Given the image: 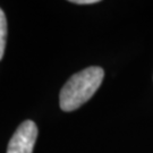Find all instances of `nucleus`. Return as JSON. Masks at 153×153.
<instances>
[{
	"mask_svg": "<svg viewBox=\"0 0 153 153\" xmlns=\"http://www.w3.org/2000/svg\"><path fill=\"white\" fill-rule=\"evenodd\" d=\"M38 137V127L32 120L23 121L11 136L7 153H32Z\"/></svg>",
	"mask_w": 153,
	"mask_h": 153,
	"instance_id": "nucleus-2",
	"label": "nucleus"
},
{
	"mask_svg": "<svg viewBox=\"0 0 153 153\" xmlns=\"http://www.w3.org/2000/svg\"><path fill=\"white\" fill-rule=\"evenodd\" d=\"M6 38H7V19L4 10L0 8V60L5 52Z\"/></svg>",
	"mask_w": 153,
	"mask_h": 153,
	"instance_id": "nucleus-3",
	"label": "nucleus"
},
{
	"mask_svg": "<svg viewBox=\"0 0 153 153\" xmlns=\"http://www.w3.org/2000/svg\"><path fill=\"white\" fill-rule=\"evenodd\" d=\"M103 77L104 71L98 66L88 67L71 76L59 94L60 109L69 112L82 107L99 90Z\"/></svg>",
	"mask_w": 153,
	"mask_h": 153,
	"instance_id": "nucleus-1",
	"label": "nucleus"
},
{
	"mask_svg": "<svg viewBox=\"0 0 153 153\" xmlns=\"http://www.w3.org/2000/svg\"><path fill=\"white\" fill-rule=\"evenodd\" d=\"M71 2L76 5H93V4H98L99 0H71Z\"/></svg>",
	"mask_w": 153,
	"mask_h": 153,
	"instance_id": "nucleus-4",
	"label": "nucleus"
}]
</instances>
